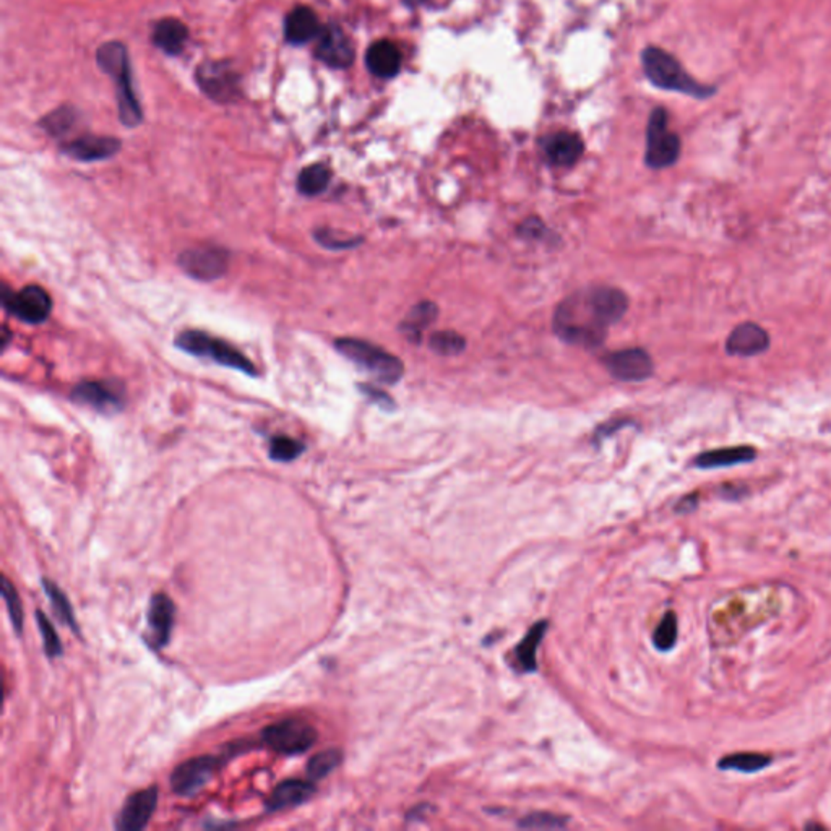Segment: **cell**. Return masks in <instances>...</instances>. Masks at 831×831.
<instances>
[{
  "instance_id": "obj_19",
  "label": "cell",
  "mask_w": 831,
  "mask_h": 831,
  "mask_svg": "<svg viewBox=\"0 0 831 831\" xmlns=\"http://www.w3.org/2000/svg\"><path fill=\"white\" fill-rule=\"evenodd\" d=\"M121 148V142L112 137H96V135H85V137L77 138L66 145L64 152L73 159L79 161H101L114 156Z\"/></svg>"
},
{
  "instance_id": "obj_37",
  "label": "cell",
  "mask_w": 831,
  "mask_h": 831,
  "mask_svg": "<svg viewBox=\"0 0 831 831\" xmlns=\"http://www.w3.org/2000/svg\"><path fill=\"white\" fill-rule=\"evenodd\" d=\"M567 824V818L559 817L554 814L548 812H536L531 815H527L520 822L521 828H562Z\"/></svg>"
},
{
  "instance_id": "obj_17",
  "label": "cell",
  "mask_w": 831,
  "mask_h": 831,
  "mask_svg": "<svg viewBox=\"0 0 831 831\" xmlns=\"http://www.w3.org/2000/svg\"><path fill=\"white\" fill-rule=\"evenodd\" d=\"M768 346H770V335L765 328H762L753 322H744L736 326L726 341V351L730 356H740V357L762 355V353H765Z\"/></svg>"
},
{
  "instance_id": "obj_1",
  "label": "cell",
  "mask_w": 831,
  "mask_h": 831,
  "mask_svg": "<svg viewBox=\"0 0 831 831\" xmlns=\"http://www.w3.org/2000/svg\"><path fill=\"white\" fill-rule=\"evenodd\" d=\"M627 309L629 299L621 290L594 286L579 291L557 307L554 332L569 345L593 349L604 343L609 326L617 324Z\"/></svg>"
},
{
  "instance_id": "obj_29",
  "label": "cell",
  "mask_w": 831,
  "mask_h": 831,
  "mask_svg": "<svg viewBox=\"0 0 831 831\" xmlns=\"http://www.w3.org/2000/svg\"><path fill=\"white\" fill-rule=\"evenodd\" d=\"M548 630V622H536L535 625L529 629L523 642L517 648V659L520 663L523 671H536V650L542 642V636Z\"/></svg>"
},
{
  "instance_id": "obj_18",
  "label": "cell",
  "mask_w": 831,
  "mask_h": 831,
  "mask_svg": "<svg viewBox=\"0 0 831 831\" xmlns=\"http://www.w3.org/2000/svg\"><path fill=\"white\" fill-rule=\"evenodd\" d=\"M315 794V784L312 780H284L276 786L265 803L268 812H280V810L293 809L303 805Z\"/></svg>"
},
{
  "instance_id": "obj_21",
  "label": "cell",
  "mask_w": 831,
  "mask_h": 831,
  "mask_svg": "<svg viewBox=\"0 0 831 831\" xmlns=\"http://www.w3.org/2000/svg\"><path fill=\"white\" fill-rule=\"evenodd\" d=\"M322 27L317 15L309 7H297L284 23V37L291 44H305L320 37Z\"/></svg>"
},
{
  "instance_id": "obj_24",
  "label": "cell",
  "mask_w": 831,
  "mask_h": 831,
  "mask_svg": "<svg viewBox=\"0 0 831 831\" xmlns=\"http://www.w3.org/2000/svg\"><path fill=\"white\" fill-rule=\"evenodd\" d=\"M188 31L184 23L176 18H165L156 23L153 41L166 54H179L187 43Z\"/></svg>"
},
{
  "instance_id": "obj_4",
  "label": "cell",
  "mask_w": 831,
  "mask_h": 831,
  "mask_svg": "<svg viewBox=\"0 0 831 831\" xmlns=\"http://www.w3.org/2000/svg\"><path fill=\"white\" fill-rule=\"evenodd\" d=\"M98 62L102 70L112 77L116 83L119 114L127 127H135L142 123V109L132 88L131 66L127 51L123 44L108 43L98 51Z\"/></svg>"
},
{
  "instance_id": "obj_33",
  "label": "cell",
  "mask_w": 831,
  "mask_h": 831,
  "mask_svg": "<svg viewBox=\"0 0 831 831\" xmlns=\"http://www.w3.org/2000/svg\"><path fill=\"white\" fill-rule=\"evenodd\" d=\"M37 629L41 632V636H43V648L46 656L49 659L59 658L64 655V645L60 642L59 638V634L54 629L52 622L49 621V617L44 614L43 611H37Z\"/></svg>"
},
{
  "instance_id": "obj_36",
  "label": "cell",
  "mask_w": 831,
  "mask_h": 831,
  "mask_svg": "<svg viewBox=\"0 0 831 831\" xmlns=\"http://www.w3.org/2000/svg\"><path fill=\"white\" fill-rule=\"evenodd\" d=\"M314 238H315L320 246L330 249V250H343V249H351V247L361 244V238L345 236L341 232L326 229V228H322V229H317V231L314 232Z\"/></svg>"
},
{
  "instance_id": "obj_2",
  "label": "cell",
  "mask_w": 831,
  "mask_h": 831,
  "mask_svg": "<svg viewBox=\"0 0 831 831\" xmlns=\"http://www.w3.org/2000/svg\"><path fill=\"white\" fill-rule=\"evenodd\" d=\"M642 62L645 75L661 90L688 94L697 100H707L716 93L715 87L697 81L692 75H688L679 60L665 49L653 46L646 48L642 54Z\"/></svg>"
},
{
  "instance_id": "obj_38",
  "label": "cell",
  "mask_w": 831,
  "mask_h": 831,
  "mask_svg": "<svg viewBox=\"0 0 831 831\" xmlns=\"http://www.w3.org/2000/svg\"><path fill=\"white\" fill-rule=\"evenodd\" d=\"M73 116L67 111V109H62L59 112H54L52 116L46 119V129L54 133V135H60L67 132V129L72 125Z\"/></svg>"
},
{
  "instance_id": "obj_7",
  "label": "cell",
  "mask_w": 831,
  "mask_h": 831,
  "mask_svg": "<svg viewBox=\"0 0 831 831\" xmlns=\"http://www.w3.org/2000/svg\"><path fill=\"white\" fill-rule=\"evenodd\" d=\"M680 148L679 135L669 129V116L666 109H655L646 131V165L653 169L673 166L679 159Z\"/></svg>"
},
{
  "instance_id": "obj_8",
  "label": "cell",
  "mask_w": 831,
  "mask_h": 831,
  "mask_svg": "<svg viewBox=\"0 0 831 831\" xmlns=\"http://www.w3.org/2000/svg\"><path fill=\"white\" fill-rule=\"evenodd\" d=\"M2 304L14 317L29 325H39L46 322L52 311V299L49 293L37 286L29 284L18 293L4 288Z\"/></svg>"
},
{
  "instance_id": "obj_26",
  "label": "cell",
  "mask_w": 831,
  "mask_h": 831,
  "mask_svg": "<svg viewBox=\"0 0 831 831\" xmlns=\"http://www.w3.org/2000/svg\"><path fill=\"white\" fill-rule=\"evenodd\" d=\"M43 590L46 596L49 598L52 611H54V614L60 621V623H64L69 629L72 630L75 635L80 636L79 623H77V619H75V614H73L72 604L67 598V594L59 588L56 581L48 579H43Z\"/></svg>"
},
{
  "instance_id": "obj_32",
  "label": "cell",
  "mask_w": 831,
  "mask_h": 831,
  "mask_svg": "<svg viewBox=\"0 0 831 831\" xmlns=\"http://www.w3.org/2000/svg\"><path fill=\"white\" fill-rule=\"evenodd\" d=\"M305 447L304 443L288 437V435H276L270 442V458L278 463H290L303 455Z\"/></svg>"
},
{
  "instance_id": "obj_30",
  "label": "cell",
  "mask_w": 831,
  "mask_h": 831,
  "mask_svg": "<svg viewBox=\"0 0 831 831\" xmlns=\"http://www.w3.org/2000/svg\"><path fill=\"white\" fill-rule=\"evenodd\" d=\"M341 762H343V752H341L340 749H328V751H324V752L315 753L309 760L307 768H305L307 778L314 781V783L324 780L341 765Z\"/></svg>"
},
{
  "instance_id": "obj_6",
  "label": "cell",
  "mask_w": 831,
  "mask_h": 831,
  "mask_svg": "<svg viewBox=\"0 0 831 831\" xmlns=\"http://www.w3.org/2000/svg\"><path fill=\"white\" fill-rule=\"evenodd\" d=\"M261 744L282 755H299L317 742V730L303 718H284L268 724L261 734Z\"/></svg>"
},
{
  "instance_id": "obj_20",
  "label": "cell",
  "mask_w": 831,
  "mask_h": 831,
  "mask_svg": "<svg viewBox=\"0 0 831 831\" xmlns=\"http://www.w3.org/2000/svg\"><path fill=\"white\" fill-rule=\"evenodd\" d=\"M583 142L577 133L559 132L544 142V153L554 166H571L583 154Z\"/></svg>"
},
{
  "instance_id": "obj_28",
  "label": "cell",
  "mask_w": 831,
  "mask_h": 831,
  "mask_svg": "<svg viewBox=\"0 0 831 831\" xmlns=\"http://www.w3.org/2000/svg\"><path fill=\"white\" fill-rule=\"evenodd\" d=\"M332 181V173L325 165H311L304 167L297 177V190L303 196L315 197L325 192Z\"/></svg>"
},
{
  "instance_id": "obj_5",
  "label": "cell",
  "mask_w": 831,
  "mask_h": 831,
  "mask_svg": "<svg viewBox=\"0 0 831 831\" xmlns=\"http://www.w3.org/2000/svg\"><path fill=\"white\" fill-rule=\"evenodd\" d=\"M335 347L347 361L355 362L357 368L369 372L378 382L397 383L405 374V366L400 357L369 341L340 338L335 341Z\"/></svg>"
},
{
  "instance_id": "obj_11",
  "label": "cell",
  "mask_w": 831,
  "mask_h": 831,
  "mask_svg": "<svg viewBox=\"0 0 831 831\" xmlns=\"http://www.w3.org/2000/svg\"><path fill=\"white\" fill-rule=\"evenodd\" d=\"M72 400L102 414H116L125 405V389L117 380L81 382L72 390Z\"/></svg>"
},
{
  "instance_id": "obj_22",
  "label": "cell",
  "mask_w": 831,
  "mask_h": 831,
  "mask_svg": "<svg viewBox=\"0 0 831 831\" xmlns=\"http://www.w3.org/2000/svg\"><path fill=\"white\" fill-rule=\"evenodd\" d=\"M757 458V450L749 445L740 447H724V449L709 450L700 453L694 460V464L700 470H715V468H730L736 464H745Z\"/></svg>"
},
{
  "instance_id": "obj_16",
  "label": "cell",
  "mask_w": 831,
  "mask_h": 831,
  "mask_svg": "<svg viewBox=\"0 0 831 831\" xmlns=\"http://www.w3.org/2000/svg\"><path fill=\"white\" fill-rule=\"evenodd\" d=\"M315 56L326 66L346 69L355 60V49L340 28L326 27L318 37Z\"/></svg>"
},
{
  "instance_id": "obj_25",
  "label": "cell",
  "mask_w": 831,
  "mask_h": 831,
  "mask_svg": "<svg viewBox=\"0 0 831 831\" xmlns=\"http://www.w3.org/2000/svg\"><path fill=\"white\" fill-rule=\"evenodd\" d=\"M437 315H439L437 304L429 303V301L416 304L400 328H401V332L405 333L408 340L418 343L421 340V332L426 326L431 325Z\"/></svg>"
},
{
  "instance_id": "obj_9",
  "label": "cell",
  "mask_w": 831,
  "mask_h": 831,
  "mask_svg": "<svg viewBox=\"0 0 831 831\" xmlns=\"http://www.w3.org/2000/svg\"><path fill=\"white\" fill-rule=\"evenodd\" d=\"M179 265L198 282H215L225 275L229 267V252L211 244L190 247L179 255Z\"/></svg>"
},
{
  "instance_id": "obj_15",
  "label": "cell",
  "mask_w": 831,
  "mask_h": 831,
  "mask_svg": "<svg viewBox=\"0 0 831 831\" xmlns=\"http://www.w3.org/2000/svg\"><path fill=\"white\" fill-rule=\"evenodd\" d=\"M197 80L203 91L215 101H234L239 94L238 73L223 62L203 64L197 72Z\"/></svg>"
},
{
  "instance_id": "obj_31",
  "label": "cell",
  "mask_w": 831,
  "mask_h": 831,
  "mask_svg": "<svg viewBox=\"0 0 831 831\" xmlns=\"http://www.w3.org/2000/svg\"><path fill=\"white\" fill-rule=\"evenodd\" d=\"M466 341L462 335L453 332V330H442L431 335L429 338V347L441 356H458L464 349Z\"/></svg>"
},
{
  "instance_id": "obj_35",
  "label": "cell",
  "mask_w": 831,
  "mask_h": 831,
  "mask_svg": "<svg viewBox=\"0 0 831 831\" xmlns=\"http://www.w3.org/2000/svg\"><path fill=\"white\" fill-rule=\"evenodd\" d=\"M677 642V615L674 613H666L665 617L659 622L658 627L653 634V644L659 651L673 650Z\"/></svg>"
},
{
  "instance_id": "obj_13",
  "label": "cell",
  "mask_w": 831,
  "mask_h": 831,
  "mask_svg": "<svg viewBox=\"0 0 831 831\" xmlns=\"http://www.w3.org/2000/svg\"><path fill=\"white\" fill-rule=\"evenodd\" d=\"M176 604L165 593L153 594L146 613L145 642L153 650H163L173 635Z\"/></svg>"
},
{
  "instance_id": "obj_14",
  "label": "cell",
  "mask_w": 831,
  "mask_h": 831,
  "mask_svg": "<svg viewBox=\"0 0 831 831\" xmlns=\"http://www.w3.org/2000/svg\"><path fill=\"white\" fill-rule=\"evenodd\" d=\"M158 799V786L140 789L129 795L116 817L117 830L140 831L146 828L156 810Z\"/></svg>"
},
{
  "instance_id": "obj_27",
  "label": "cell",
  "mask_w": 831,
  "mask_h": 831,
  "mask_svg": "<svg viewBox=\"0 0 831 831\" xmlns=\"http://www.w3.org/2000/svg\"><path fill=\"white\" fill-rule=\"evenodd\" d=\"M773 762L772 755L759 752H742L726 755L718 762L719 770L739 772V773H759Z\"/></svg>"
},
{
  "instance_id": "obj_12",
  "label": "cell",
  "mask_w": 831,
  "mask_h": 831,
  "mask_svg": "<svg viewBox=\"0 0 831 831\" xmlns=\"http://www.w3.org/2000/svg\"><path fill=\"white\" fill-rule=\"evenodd\" d=\"M602 364L611 376L622 382H642L653 376L655 364L651 356L640 347H629L604 356Z\"/></svg>"
},
{
  "instance_id": "obj_39",
  "label": "cell",
  "mask_w": 831,
  "mask_h": 831,
  "mask_svg": "<svg viewBox=\"0 0 831 831\" xmlns=\"http://www.w3.org/2000/svg\"><path fill=\"white\" fill-rule=\"evenodd\" d=\"M546 226L542 225L541 219L538 218H529L523 225L520 226V234L523 238H541Z\"/></svg>"
},
{
  "instance_id": "obj_3",
  "label": "cell",
  "mask_w": 831,
  "mask_h": 831,
  "mask_svg": "<svg viewBox=\"0 0 831 831\" xmlns=\"http://www.w3.org/2000/svg\"><path fill=\"white\" fill-rule=\"evenodd\" d=\"M174 345L188 355L217 362L219 366H225L229 369L240 370L247 376L257 377V368L242 351H239L238 347L232 346L231 343L213 336L210 333H205L202 330H186L176 336Z\"/></svg>"
},
{
  "instance_id": "obj_10",
  "label": "cell",
  "mask_w": 831,
  "mask_h": 831,
  "mask_svg": "<svg viewBox=\"0 0 831 831\" xmlns=\"http://www.w3.org/2000/svg\"><path fill=\"white\" fill-rule=\"evenodd\" d=\"M221 763H223L221 757L213 755L186 760L174 768L171 773V788L177 795L192 797L208 784V781L217 773Z\"/></svg>"
},
{
  "instance_id": "obj_23",
  "label": "cell",
  "mask_w": 831,
  "mask_h": 831,
  "mask_svg": "<svg viewBox=\"0 0 831 831\" xmlns=\"http://www.w3.org/2000/svg\"><path fill=\"white\" fill-rule=\"evenodd\" d=\"M366 64L378 79H391L401 69V54L390 41H377L368 51Z\"/></svg>"
},
{
  "instance_id": "obj_41",
  "label": "cell",
  "mask_w": 831,
  "mask_h": 831,
  "mask_svg": "<svg viewBox=\"0 0 831 831\" xmlns=\"http://www.w3.org/2000/svg\"><path fill=\"white\" fill-rule=\"evenodd\" d=\"M406 2H410V4H420L422 0H406Z\"/></svg>"
},
{
  "instance_id": "obj_40",
  "label": "cell",
  "mask_w": 831,
  "mask_h": 831,
  "mask_svg": "<svg viewBox=\"0 0 831 831\" xmlns=\"http://www.w3.org/2000/svg\"><path fill=\"white\" fill-rule=\"evenodd\" d=\"M361 390L364 391L374 403H377L380 408H383V410L393 408V401L389 398V395H385L382 390H377L376 387L368 385V387H362Z\"/></svg>"
},
{
  "instance_id": "obj_34",
  "label": "cell",
  "mask_w": 831,
  "mask_h": 831,
  "mask_svg": "<svg viewBox=\"0 0 831 831\" xmlns=\"http://www.w3.org/2000/svg\"><path fill=\"white\" fill-rule=\"evenodd\" d=\"M2 596H4L5 606H7L8 617H10V622H12V627H14L15 632H16L18 635H22V600H20V596H18V591H16L14 583H12L7 577H2Z\"/></svg>"
}]
</instances>
